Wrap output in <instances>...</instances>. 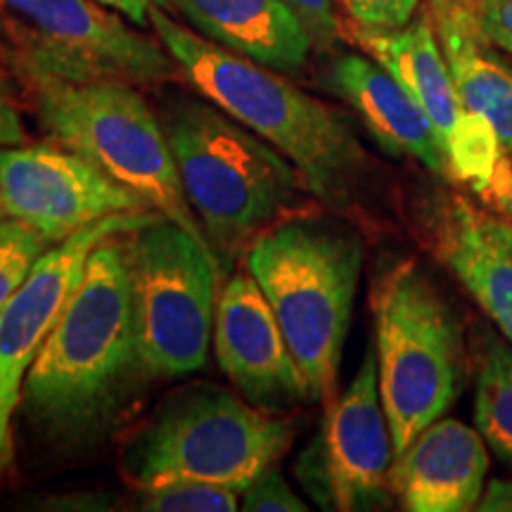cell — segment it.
Listing matches in <instances>:
<instances>
[{"instance_id": "cell-1", "label": "cell", "mask_w": 512, "mask_h": 512, "mask_svg": "<svg viewBox=\"0 0 512 512\" xmlns=\"http://www.w3.org/2000/svg\"><path fill=\"white\" fill-rule=\"evenodd\" d=\"M147 373L140 361L128 233L93 249L81 285L38 351L19 408L43 437H100Z\"/></svg>"}, {"instance_id": "cell-2", "label": "cell", "mask_w": 512, "mask_h": 512, "mask_svg": "<svg viewBox=\"0 0 512 512\" xmlns=\"http://www.w3.org/2000/svg\"><path fill=\"white\" fill-rule=\"evenodd\" d=\"M150 29L183 81L290 159L313 200L335 211L354 207L373 162L342 112L294 86L283 72L183 27L169 10H152Z\"/></svg>"}, {"instance_id": "cell-3", "label": "cell", "mask_w": 512, "mask_h": 512, "mask_svg": "<svg viewBox=\"0 0 512 512\" xmlns=\"http://www.w3.org/2000/svg\"><path fill=\"white\" fill-rule=\"evenodd\" d=\"M162 121L178 176L226 275L256 238L304 214V176L214 102L171 98Z\"/></svg>"}, {"instance_id": "cell-4", "label": "cell", "mask_w": 512, "mask_h": 512, "mask_svg": "<svg viewBox=\"0 0 512 512\" xmlns=\"http://www.w3.org/2000/svg\"><path fill=\"white\" fill-rule=\"evenodd\" d=\"M245 266L266 294L313 401L328 408L337 399L361 280V240L347 228L299 214L256 238Z\"/></svg>"}, {"instance_id": "cell-5", "label": "cell", "mask_w": 512, "mask_h": 512, "mask_svg": "<svg viewBox=\"0 0 512 512\" xmlns=\"http://www.w3.org/2000/svg\"><path fill=\"white\" fill-rule=\"evenodd\" d=\"M373 313L380 394L399 453L458 401L467 366L463 325L415 261L380 275Z\"/></svg>"}, {"instance_id": "cell-6", "label": "cell", "mask_w": 512, "mask_h": 512, "mask_svg": "<svg viewBox=\"0 0 512 512\" xmlns=\"http://www.w3.org/2000/svg\"><path fill=\"white\" fill-rule=\"evenodd\" d=\"M29 93L53 143L91 159L211 249L185 200L164 121L152 112L138 86L124 81L46 83Z\"/></svg>"}, {"instance_id": "cell-7", "label": "cell", "mask_w": 512, "mask_h": 512, "mask_svg": "<svg viewBox=\"0 0 512 512\" xmlns=\"http://www.w3.org/2000/svg\"><path fill=\"white\" fill-rule=\"evenodd\" d=\"M0 62L27 91L46 83L183 79L164 43L98 0H0Z\"/></svg>"}, {"instance_id": "cell-8", "label": "cell", "mask_w": 512, "mask_h": 512, "mask_svg": "<svg viewBox=\"0 0 512 512\" xmlns=\"http://www.w3.org/2000/svg\"><path fill=\"white\" fill-rule=\"evenodd\" d=\"M294 422L221 387L169 401L140 434L126 470L140 486L197 479L242 489L290 451Z\"/></svg>"}, {"instance_id": "cell-9", "label": "cell", "mask_w": 512, "mask_h": 512, "mask_svg": "<svg viewBox=\"0 0 512 512\" xmlns=\"http://www.w3.org/2000/svg\"><path fill=\"white\" fill-rule=\"evenodd\" d=\"M128 259L147 377L176 380L204 368L223 278L216 254L162 216L128 233Z\"/></svg>"}, {"instance_id": "cell-10", "label": "cell", "mask_w": 512, "mask_h": 512, "mask_svg": "<svg viewBox=\"0 0 512 512\" xmlns=\"http://www.w3.org/2000/svg\"><path fill=\"white\" fill-rule=\"evenodd\" d=\"M394 439L380 394L375 349L342 396L325 408L323 430L299 458V477L328 510H384L392 503Z\"/></svg>"}, {"instance_id": "cell-11", "label": "cell", "mask_w": 512, "mask_h": 512, "mask_svg": "<svg viewBox=\"0 0 512 512\" xmlns=\"http://www.w3.org/2000/svg\"><path fill=\"white\" fill-rule=\"evenodd\" d=\"M162 219L157 209L114 214L57 242L38 259L24 285L0 311V472L12 460V415L22 401L29 368L62 311L81 285L93 249L117 233H131Z\"/></svg>"}, {"instance_id": "cell-12", "label": "cell", "mask_w": 512, "mask_h": 512, "mask_svg": "<svg viewBox=\"0 0 512 512\" xmlns=\"http://www.w3.org/2000/svg\"><path fill=\"white\" fill-rule=\"evenodd\" d=\"M0 204L57 245L114 214L152 209L79 152L57 143L0 147Z\"/></svg>"}, {"instance_id": "cell-13", "label": "cell", "mask_w": 512, "mask_h": 512, "mask_svg": "<svg viewBox=\"0 0 512 512\" xmlns=\"http://www.w3.org/2000/svg\"><path fill=\"white\" fill-rule=\"evenodd\" d=\"M211 339L223 375L249 403L264 411H280L313 401L278 318L249 273H233L223 285Z\"/></svg>"}, {"instance_id": "cell-14", "label": "cell", "mask_w": 512, "mask_h": 512, "mask_svg": "<svg viewBox=\"0 0 512 512\" xmlns=\"http://www.w3.org/2000/svg\"><path fill=\"white\" fill-rule=\"evenodd\" d=\"M489 465L477 427L444 415L396 453L389 489L408 512H467L482 498Z\"/></svg>"}, {"instance_id": "cell-15", "label": "cell", "mask_w": 512, "mask_h": 512, "mask_svg": "<svg viewBox=\"0 0 512 512\" xmlns=\"http://www.w3.org/2000/svg\"><path fill=\"white\" fill-rule=\"evenodd\" d=\"M330 88L347 100L384 152L411 157L432 174L453 178L437 126L406 88L370 55L344 53L330 67Z\"/></svg>"}, {"instance_id": "cell-16", "label": "cell", "mask_w": 512, "mask_h": 512, "mask_svg": "<svg viewBox=\"0 0 512 512\" xmlns=\"http://www.w3.org/2000/svg\"><path fill=\"white\" fill-rule=\"evenodd\" d=\"M192 31L230 53L297 74L313 50L309 31L283 0H171Z\"/></svg>"}, {"instance_id": "cell-17", "label": "cell", "mask_w": 512, "mask_h": 512, "mask_svg": "<svg viewBox=\"0 0 512 512\" xmlns=\"http://www.w3.org/2000/svg\"><path fill=\"white\" fill-rule=\"evenodd\" d=\"M434 252L512 344V254L491 233L489 216L448 197L432 221Z\"/></svg>"}, {"instance_id": "cell-18", "label": "cell", "mask_w": 512, "mask_h": 512, "mask_svg": "<svg viewBox=\"0 0 512 512\" xmlns=\"http://www.w3.org/2000/svg\"><path fill=\"white\" fill-rule=\"evenodd\" d=\"M347 36L382 64L437 126L444 147L467 117L439 46L430 12L401 29H363L349 24Z\"/></svg>"}, {"instance_id": "cell-19", "label": "cell", "mask_w": 512, "mask_h": 512, "mask_svg": "<svg viewBox=\"0 0 512 512\" xmlns=\"http://www.w3.org/2000/svg\"><path fill=\"white\" fill-rule=\"evenodd\" d=\"M460 105L482 114L512 155V57L479 34L465 3L430 8Z\"/></svg>"}, {"instance_id": "cell-20", "label": "cell", "mask_w": 512, "mask_h": 512, "mask_svg": "<svg viewBox=\"0 0 512 512\" xmlns=\"http://www.w3.org/2000/svg\"><path fill=\"white\" fill-rule=\"evenodd\" d=\"M475 427L512 470V344L491 330L475 344Z\"/></svg>"}, {"instance_id": "cell-21", "label": "cell", "mask_w": 512, "mask_h": 512, "mask_svg": "<svg viewBox=\"0 0 512 512\" xmlns=\"http://www.w3.org/2000/svg\"><path fill=\"white\" fill-rule=\"evenodd\" d=\"M138 508L147 512H235L240 508V491L197 479H171L140 486Z\"/></svg>"}, {"instance_id": "cell-22", "label": "cell", "mask_w": 512, "mask_h": 512, "mask_svg": "<svg viewBox=\"0 0 512 512\" xmlns=\"http://www.w3.org/2000/svg\"><path fill=\"white\" fill-rule=\"evenodd\" d=\"M50 247L53 242L29 223L12 216L0 219V311Z\"/></svg>"}, {"instance_id": "cell-23", "label": "cell", "mask_w": 512, "mask_h": 512, "mask_svg": "<svg viewBox=\"0 0 512 512\" xmlns=\"http://www.w3.org/2000/svg\"><path fill=\"white\" fill-rule=\"evenodd\" d=\"M240 508L247 512H304L309 510L302 498L294 494L287 479L278 470L268 467L240 494Z\"/></svg>"}, {"instance_id": "cell-24", "label": "cell", "mask_w": 512, "mask_h": 512, "mask_svg": "<svg viewBox=\"0 0 512 512\" xmlns=\"http://www.w3.org/2000/svg\"><path fill=\"white\" fill-rule=\"evenodd\" d=\"M349 24L363 29H401L411 22L420 0H339Z\"/></svg>"}, {"instance_id": "cell-25", "label": "cell", "mask_w": 512, "mask_h": 512, "mask_svg": "<svg viewBox=\"0 0 512 512\" xmlns=\"http://www.w3.org/2000/svg\"><path fill=\"white\" fill-rule=\"evenodd\" d=\"M304 29L309 31L311 43L316 50H330L342 34V24L335 15V0H283Z\"/></svg>"}, {"instance_id": "cell-26", "label": "cell", "mask_w": 512, "mask_h": 512, "mask_svg": "<svg viewBox=\"0 0 512 512\" xmlns=\"http://www.w3.org/2000/svg\"><path fill=\"white\" fill-rule=\"evenodd\" d=\"M465 8L479 34L512 57V0H467Z\"/></svg>"}, {"instance_id": "cell-27", "label": "cell", "mask_w": 512, "mask_h": 512, "mask_svg": "<svg viewBox=\"0 0 512 512\" xmlns=\"http://www.w3.org/2000/svg\"><path fill=\"white\" fill-rule=\"evenodd\" d=\"M3 64V62H0ZM27 143V131H24L22 117L12 98L8 79H5L3 67H0V145H24Z\"/></svg>"}, {"instance_id": "cell-28", "label": "cell", "mask_w": 512, "mask_h": 512, "mask_svg": "<svg viewBox=\"0 0 512 512\" xmlns=\"http://www.w3.org/2000/svg\"><path fill=\"white\" fill-rule=\"evenodd\" d=\"M98 3L128 19L133 27H150V12L155 8H174L171 0H98Z\"/></svg>"}, {"instance_id": "cell-29", "label": "cell", "mask_w": 512, "mask_h": 512, "mask_svg": "<svg viewBox=\"0 0 512 512\" xmlns=\"http://www.w3.org/2000/svg\"><path fill=\"white\" fill-rule=\"evenodd\" d=\"M477 512H512V479H491L486 482Z\"/></svg>"}, {"instance_id": "cell-30", "label": "cell", "mask_w": 512, "mask_h": 512, "mask_svg": "<svg viewBox=\"0 0 512 512\" xmlns=\"http://www.w3.org/2000/svg\"><path fill=\"white\" fill-rule=\"evenodd\" d=\"M489 226H491V233L496 235V240L501 242V245L512 254V226H510V223L491 219V216H489Z\"/></svg>"}, {"instance_id": "cell-31", "label": "cell", "mask_w": 512, "mask_h": 512, "mask_svg": "<svg viewBox=\"0 0 512 512\" xmlns=\"http://www.w3.org/2000/svg\"><path fill=\"white\" fill-rule=\"evenodd\" d=\"M456 3H467V0H430V8H437V5H456Z\"/></svg>"}, {"instance_id": "cell-32", "label": "cell", "mask_w": 512, "mask_h": 512, "mask_svg": "<svg viewBox=\"0 0 512 512\" xmlns=\"http://www.w3.org/2000/svg\"><path fill=\"white\" fill-rule=\"evenodd\" d=\"M3 216H5V211H3V204H0V219H3Z\"/></svg>"}, {"instance_id": "cell-33", "label": "cell", "mask_w": 512, "mask_h": 512, "mask_svg": "<svg viewBox=\"0 0 512 512\" xmlns=\"http://www.w3.org/2000/svg\"><path fill=\"white\" fill-rule=\"evenodd\" d=\"M510 207H512V195H510Z\"/></svg>"}]
</instances>
